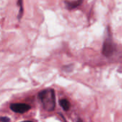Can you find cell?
Returning <instances> with one entry per match:
<instances>
[{
	"instance_id": "cell-2",
	"label": "cell",
	"mask_w": 122,
	"mask_h": 122,
	"mask_svg": "<svg viewBox=\"0 0 122 122\" xmlns=\"http://www.w3.org/2000/svg\"><path fill=\"white\" fill-rule=\"evenodd\" d=\"M116 50V46L114 42L111 39H106L102 48V54L107 57L111 56Z\"/></svg>"
},
{
	"instance_id": "cell-3",
	"label": "cell",
	"mask_w": 122,
	"mask_h": 122,
	"mask_svg": "<svg viewBox=\"0 0 122 122\" xmlns=\"http://www.w3.org/2000/svg\"><path fill=\"white\" fill-rule=\"evenodd\" d=\"M10 109L11 111H13L15 113L18 114H23L26 112H28L31 107L26 104L23 103H13L10 104Z\"/></svg>"
},
{
	"instance_id": "cell-5",
	"label": "cell",
	"mask_w": 122,
	"mask_h": 122,
	"mask_svg": "<svg viewBox=\"0 0 122 122\" xmlns=\"http://www.w3.org/2000/svg\"><path fill=\"white\" fill-rule=\"evenodd\" d=\"M59 104H60V106L61 107V108H62L64 111H68V110L70 109V103H69V102L67 99H64L60 100Z\"/></svg>"
},
{
	"instance_id": "cell-4",
	"label": "cell",
	"mask_w": 122,
	"mask_h": 122,
	"mask_svg": "<svg viewBox=\"0 0 122 122\" xmlns=\"http://www.w3.org/2000/svg\"><path fill=\"white\" fill-rule=\"evenodd\" d=\"M83 0H76V1H65V4L66 7L69 9H73L79 6H80L82 3Z\"/></svg>"
},
{
	"instance_id": "cell-6",
	"label": "cell",
	"mask_w": 122,
	"mask_h": 122,
	"mask_svg": "<svg viewBox=\"0 0 122 122\" xmlns=\"http://www.w3.org/2000/svg\"><path fill=\"white\" fill-rule=\"evenodd\" d=\"M17 4L19 6V15H18V18L19 19H20L23 15V0H18L17 1Z\"/></svg>"
},
{
	"instance_id": "cell-7",
	"label": "cell",
	"mask_w": 122,
	"mask_h": 122,
	"mask_svg": "<svg viewBox=\"0 0 122 122\" xmlns=\"http://www.w3.org/2000/svg\"><path fill=\"white\" fill-rule=\"evenodd\" d=\"M0 122H10L11 120L7 117H0Z\"/></svg>"
},
{
	"instance_id": "cell-8",
	"label": "cell",
	"mask_w": 122,
	"mask_h": 122,
	"mask_svg": "<svg viewBox=\"0 0 122 122\" xmlns=\"http://www.w3.org/2000/svg\"><path fill=\"white\" fill-rule=\"evenodd\" d=\"M60 115H61V117H62V119H64V122H66V119H64V116H63V115H62V114H60Z\"/></svg>"
},
{
	"instance_id": "cell-10",
	"label": "cell",
	"mask_w": 122,
	"mask_h": 122,
	"mask_svg": "<svg viewBox=\"0 0 122 122\" xmlns=\"http://www.w3.org/2000/svg\"><path fill=\"white\" fill-rule=\"evenodd\" d=\"M77 122H82V121H81V119H79V120L77 121Z\"/></svg>"
},
{
	"instance_id": "cell-9",
	"label": "cell",
	"mask_w": 122,
	"mask_h": 122,
	"mask_svg": "<svg viewBox=\"0 0 122 122\" xmlns=\"http://www.w3.org/2000/svg\"><path fill=\"white\" fill-rule=\"evenodd\" d=\"M33 122L31 121H24V122Z\"/></svg>"
},
{
	"instance_id": "cell-1",
	"label": "cell",
	"mask_w": 122,
	"mask_h": 122,
	"mask_svg": "<svg viewBox=\"0 0 122 122\" xmlns=\"http://www.w3.org/2000/svg\"><path fill=\"white\" fill-rule=\"evenodd\" d=\"M39 98L47 112H52L56 107V96L53 89H46L39 93Z\"/></svg>"
}]
</instances>
